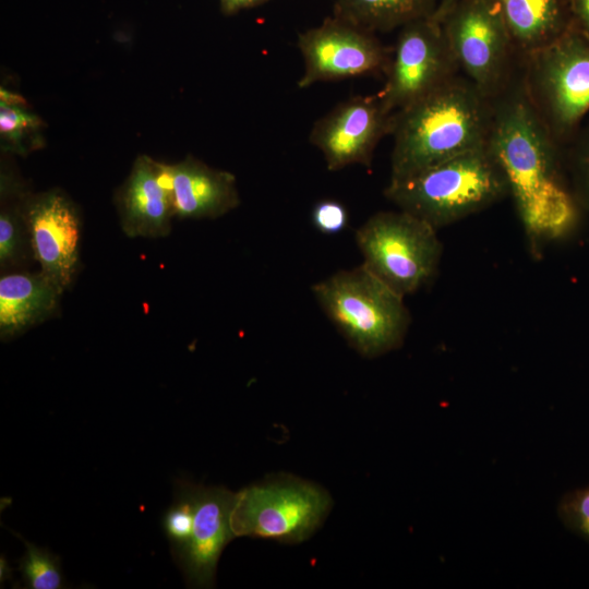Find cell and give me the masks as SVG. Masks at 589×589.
<instances>
[{
    "label": "cell",
    "mask_w": 589,
    "mask_h": 589,
    "mask_svg": "<svg viewBox=\"0 0 589 589\" xmlns=\"http://www.w3.org/2000/svg\"><path fill=\"white\" fill-rule=\"evenodd\" d=\"M488 148L502 168L530 250L569 233L579 207L572 194L561 145L537 115L526 93L520 60L492 98Z\"/></svg>",
    "instance_id": "obj_1"
},
{
    "label": "cell",
    "mask_w": 589,
    "mask_h": 589,
    "mask_svg": "<svg viewBox=\"0 0 589 589\" xmlns=\"http://www.w3.org/2000/svg\"><path fill=\"white\" fill-rule=\"evenodd\" d=\"M491 119L492 99L464 75L394 112L389 181L485 146Z\"/></svg>",
    "instance_id": "obj_2"
},
{
    "label": "cell",
    "mask_w": 589,
    "mask_h": 589,
    "mask_svg": "<svg viewBox=\"0 0 589 589\" xmlns=\"http://www.w3.org/2000/svg\"><path fill=\"white\" fill-rule=\"evenodd\" d=\"M384 195L437 230L509 196V189L485 145L389 181Z\"/></svg>",
    "instance_id": "obj_3"
},
{
    "label": "cell",
    "mask_w": 589,
    "mask_h": 589,
    "mask_svg": "<svg viewBox=\"0 0 589 589\" xmlns=\"http://www.w3.org/2000/svg\"><path fill=\"white\" fill-rule=\"evenodd\" d=\"M320 306L347 341L374 358L402 344L410 324L404 297L363 264L313 285Z\"/></svg>",
    "instance_id": "obj_4"
},
{
    "label": "cell",
    "mask_w": 589,
    "mask_h": 589,
    "mask_svg": "<svg viewBox=\"0 0 589 589\" xmlns=\"http://www.w3.org/2000/svg\"><path fill=\"white\" fill-rule=\"evenodd\" d=\"M526 93L552 137L566 143L589 111V39L574 25L520 57Z\"/></svg>",
    "instance_id": "obj_5"
},
{
    "label": "cell",
    "mask_w": 589,
    "mask_h": 589,
    "mask_svg": "<svg viewBox=\"0 0 589 589\" xmlns=\"http://www.w3.org/2000/svg\"><path fill=\"white\" fill-rule=\"evenodd\" d=\"M436 229L404 212L370 216L356 232L363 265L402 297L412 294L435 276L443 245Z\"/></svg>",
    "instance_id": "obj_6"
},
{
    "label": "cell",
    "mask_w": 589,
    "mask_h": 589,
    "mask_svg": "<svg viewBox=\"0 0 589 589\" xmlns=\"http://www.w3.org/2000/svg\"><path fill=\"white\" fill-rule=\"evenodd\" d=\"M330 507L317 485L283 478L244 488L235 494L231 529L236 537L294 543L308 539Z\"/></svg>",
    "instance_id": "obj_7"
},
{
    "label": "cell",
    "mask_w": 589,
    "mask_h": 589,
    "mask_svg": "<svg viewBox=\"0 0 589 589\" xmlns=\"http://www.w3.org/2000/svg\"><path fill=\"white\" fill-rule=\"evenodd\" d=\"M459 71L484 96L495 97L520 57L493 0H459L440 22Z\"/></svg>",
    "instance_id": "obj_8"
},
{
    "label": "cell",
    "mask_w": 589,
    "mask_h": 589,
    "mask_svg": "<svg viewBox=\"0 0 589 589\" xmlns=\"http://www.w3.org/2000/svg\"><path fill=\"white\" fill-rule=\"evenodd\" d=\"M460 71L441 23L420 19L399 28L385 84L377 93L396 112L444 86Z\"/></svg>",
    "instance_id": "obj_9"
},
{
    "label": "cell",
    "mask_w": 589,
    "mask_h": 589,
    "mask_svg": "<svg viewBox=\"0 0 589 589\" xmlns=\"http://www.w3.org/2000/svg\"><path fill=\"white\" fill-rule=\"evenodd\" d=\"M303 59L299 88L316 83L386 74L392 48L375 33L332 14L320 25L298 35Z\"/></svg>",
    "instance_id": "obj_10"
},
{
    "label": "cell",
    "mask_w": 589,
    "mask_h": 589,
    "mask_svg": "<svg viewBox=\"0 0 589 589\" xmlns=\"http://www.w3.org/2000/svg\"><path fill=\"white\" fill-rule=\"evenodd\" d=\"M393 121L394 112L378 94L356 95L317 119L309 139L330 171L351 165L370 167L377 144L392 134Z\"/></svg>",
    "instance_id": "obj_11"
},
{
    "label": "cell",
    "mask_w": 589,
    "mask_h": 589,
    "mask_svg": "<svg viewBox=\"0 0 589 589\" xmlns=\"http://www.w3.org/2000/svg\"><path fill=\"white\" fill-rule=\"evenodd\" d=\"M25 219L39 271L64 291L72 284L79 265L81 221L77 208L57 189L29 193Z\"/></svg>",
    "instance_id": "obj_12"
},
{
    "label": "cell",
    "mask_w": 589,
    "mask_h": 589,
    "mask_svg": "<svg viewBox=\"0 0 589 589\" xmlns=\"http://www.w3.org/2000/svg\"><path fill=\"white\" fill-rule=\"evenodd\" d=\"M123 232L131 238H161L175 216L166 164L140 155L116 194Z\"/></svg>",
    "instance_id": "obj_13"
},
{
    "label": "cell",
    "mask_w": 589,
    "mask_h": 589,
    "mask_svg": "<svg viewBox=\"0 0 589 589\" xmlns=\"http://www.w3.org/2000/svg\"><path fill=\"white\" fill-rule=\"evenodd\" d=\"M235 494L224 488L194 489V521L190 543L178 562L187 582L197 588L212 587L219 556L236 538L231 529Z\"/></svg>",
    "instance_id": "obj_14"
},
{
    "label": "cell",
    "mask_w": 589,
    "mask_h": 589,
    "mask_svg": "<svg viewBox=\"0 0 589 589\" xmlns=\"http://www.w3.org/2000/svg\"><path fill=\"white\" fill-rule=\"evenodd\" d=\"M175 216L180 219H214L240 204L235 176L192 156L168 165Z\"/></svg>",
    "instance_id": "obj_15"
},
{
    "label": "cell",
    "mask_w": 589,
    "mask_h": 589,
    "mask_svg": "<svg viewBox=\"0 0 589 589\" xmlns=\"http://www.w3.org/2000/svg\"><path fill=\"white\" fill-rule=\"evenodd\" d=\"M64 291L43 272H7L0 278V336L13 338L56 312Z\"/></svg>",
    "instance_id": "obj_16"
},
{
    "label": "cell",
    "mask_w": 589,
    "mask_h": 589,
    "mask_svg": "<svg viewBox=\"0 0 589 589\" xmlns=\"http://www.w3.org/2000/svg\"><path fill=\"white\" fill-rule=\"evenodd\" d=\"M493 1L519 57L552 44L573 26L569 0Z\"/></svg>",
    "instance_id": "obj_17"
},
{
    "label": "cell",
    "mask_w": 589,
    "mask_h": 589,
    "mask_svg": "<svg viewBox=\"0 0 589 589\" xmlns=\"http://www.w3.org/2000/svg\"><path fill=\"white\" fill-rule=\"evenodd\" d=\"M29 193L12 170L1 167L0 267L5 273L34 260L25 219Z\"/></svg>",
    "instance_id": "obj_18"
},
{
    "label": "cell",
    "mask_w": 589,
    "mask_h": 589,
    "mask_svg": "<svg viewBox=\"0 0 589 589\" xmlns=\"http://www.w3.org/2000/svg\"><path fill=\"white\" fill-rule=\"evenodd\" d=\"M440 0H334L333 15L373 33H388L431 17Z\"/></svg>",
    "instance_id": "obj_19"
},
{
    "label": "cell",
    "mask_w": 589,
    "mask_h": 589,
    "mask_svg": "<svg viewBox=\"0 0 589 589\" xmlns=\"http://www.w3.org/2000/svg\"><path fill=\"white\" fill-rule=\"evenodd\" d=\"M45 124L25 99L1 86L0 88V142L3 154L26 156L45 145Z\"/></svg>",
    "instance_id": "obj_20"
},
{
    "label": "cell",
    "mask_w": 589,
    "mask_h": 589,
    "mask_svg": "<svg viewBox=\"0 0 589 589\" xmlns=\"http://www.w3.org/2000/svg\"><path fill=\"white\" fill-rule=\"evenodd\" d=\"M195 485L181 484L176 489L172 504L163 517V529L177 562L185 553L191 540L194 521Z\"/></svg>",
    "instance_id": "obj_21"
},
{
    "label": "cell",
    "mask_w": 589,
    "mask_h": 589,
    "mask_svg": "<svg viewBox=\"0 0 589 589\" xmlns=\"http://www.w3.org/2000/svg\"><path fill=\"white\" fill-rule=\"evenodd\" d=\"M26 551L19 565L24 588L60 589L64 587L59 558L50 551L23 540Z\"/></svg>",
    "instance_id": "obj_22"
},
{
    "label": "cell",
    "mask_w": 589,
    "mask_h": 589,
    "mask_svg": "<svg viewBox=\"0 0 589 589\" xmlns=\"http://www.w3.org/2000/svg\"><path fill=\"white\" fill-rule=\"evenodd\" d=\"M567 178L579 209L589 212V124L570 149Z\"/></svg>",
    "instance_id": "obj_23"
},
{
    "label": "cell",
    "mask_w": 589,
    "mask_h": 589,
    "mask_svg": "<svg viewBox=\"0 0 589 589\" xmlns=\"http://www.w3.org/2000/svg\"><path fill=\"white\" fill-rule=\"evenodd\" d=\"M558 516L568 529L589 542V486L567 493L558 504Z\"/></svg>",
    "instance_id": "obj_24"
},
{
    "label": "cell",
    "mask_w": 589,
    "mask_h": 589,
    "mask_svg": "<svg viewBox=\"0 0 589 589\" xmlns=\"http://www.w3.org/2000/svg\"><path fill=\"white\" fill-rule=\"evenodd\" d=\"M312 224L317 231L324 235L341 232L349 221L346 206L336 200L318 201L312 209Z\"/></svg>",
    "instance_id": "obj_25"
},
{
    "label": "cell",
    "mask_w": 589,
    "mask_h": 589,
    "mask_svg": "<svg viewBox=\"0 0 589 589\" xmlns=\"http://www.w3.org/2000/svg\"><path fill=\"white\" fill-rule=\"evenodd\" d=\"M573 25L589 39V0H569Z\"/></svg>",
    "instance_id": "obj_26"
},
{
    "label": "cell",
    "mask_w": 589,
    "mask_h": 589,
    "mask_svg": "<svg viewBox=\"0 0 589 589\" xmlns=\"http://www.w3.org/2000/svg\"><path fill=\"white\" fill-rule=\"evenodd\" d=\"M224 14L231 15L242 10L260 5L269 0H218Z\"/></svg>",
    "instance_id": "obj_27"
},
{
    "label": "cell",
    "mask_w": 589,
    "mask_h": 589,
    "mask_svg": "<svg viewBox=\"0 0 589 589\" xmlns=\"http://www.w3.org/2000/svg\"><path fill=\"white\" fill-rule=\"evenodd\" d=\"M458 1L459 0H440L438 5L431 17L440 23Z\"/></svg>",
    "instance_id": "obj_28"
}]
</instances>
